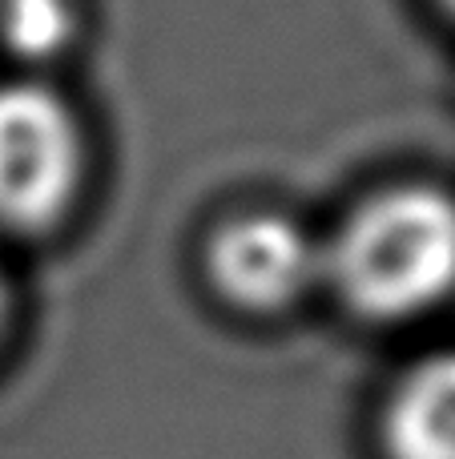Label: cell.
I'll list each match as a JSON object with an SVG mask.
<instances>
[{
    "label": "cell",
    "instance_id": "cell-1",
    "mask_svg": "<svg viewBox=\"0 0 455 459\" xmlns=\"http://www.w3.org/2000/svg\"><path fill=\"white\" fill-rule=\"evenodd\" d=\"M322 270L355 315L411 318L455 290V202L440 190L399 186L363 202Z\"/></svg>",
    "mask_w": 455,
    "mask_h": 459
},
{
    "label": "cell",
    "instance_id": "cell-2",
    "mask_svg": "<svg viewBox=\"0 0 455 459\" xmlns=\"http://www.w3.org/2000/svg\"><path fill=\"white\" fill-rule=\"evenodd\" d=\"M81 182V134L56 93L0 85V226L37 234L69 210Z\"/></svg>",
    "mask_w": 455,
    "mask_h": 459
},
{
    "label": "cell",
    "instance_id": "cell-3",
    "mask_svg": "<svg viewBox=\"0 0 455 459\" xmlns=\"http://www.w3.org/2000/svg\"><path fill=\"white\" fill-rule=\"evenodd\" d=\"M210 278L246 310H282L319 278L322 254L298 222L282 214H242L210 242Z\"/></svg>",
    "mask_w": 455,
    "mask_h": 459
},
{
    "label": "cell",
    "instance_id": "cell-4",
    "mask_svg": "<svg viewBox=\"0 0 455 459\" xmlns=\"http://www.w3.org/2000/svg\"><path fill=\"white\" fill-rule=\"evenodd\" d=\"M383 444L391 459H455V351L424 359L395 387Z\"/></svg>",
    "mask_w": 455,
    "mask_h": 459
},
{
    "label": "cell",
    "instance_id": "cell-5",
    "mask_svg": "<svg viewBox=\"0 0 455 459\" xmlns=\"http://www.w3.org/2000/svg\"><path fill=\"white\" fill-rule=\"evenodd\" d=\"M73 0H0V40L24 61H48L73 40Z\"/></svg>",
    "mask_w": 455,
    "mask_h": 459
},
{
    "label": "cell",
    "instance_id": "cell-6",
    "mask_svg": "<svg viewBox=\"0 0 455 459\" xmlns=\"http://www.w3.org/2000/svg\"><path fill=\"white\" fill-rule=\"evenodd\" d=\"M4 315H8V290H4V282H0V326H4Z\"/></svg>",
    "mask_w": 455,
    "mask_h": 459
},
{
    "label": "cell",
    "instance_id": "cell-7",
    "mask_svg": "<svg viewBox=\"0 0 455 459\" xmlns=\"http://www.w3.org/2000/svg\"><path fill=\"white\" fill-rule=\"evenodd\" d=\"M443 4H448V8H451V13H455V0H443Z\"/></svg>",
    "mask_w": 455,
    "mask_h": 459
}]
</instances>
